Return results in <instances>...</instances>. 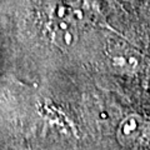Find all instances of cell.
Wrapping results in <instances>:
<instances>
[{
    "label": "cell",
    "mask_w": 150,
    "mask_h": 150,
    "mask_svg": "<svg viewBox=\"0 0 150 150\" xmlns=\"http://www.w3.org/2000/svg\"><path fill=\"white\" fill-rule=\"evenodd\" d=\"M116 137L126 148L144 146L150 143V124L142 116L131 114L120 123Z\"/></svg>",
    "instance_id": "1"
},
{
    "label": "cell",
    "mask_w": 150,
    "mask_h": 150,
    "mask_svg": "<svg viewBox=\"0 0 150 150\" xmlns=\"http://www.w3.org/2000/svg\"><path fill=\"white\" fill-rule=\"evenodd\" d=\"M53 39L59 46L69 48L74 43V33L69 23L64 21L63 18H60L56 25L53 26Z\"/></svg>",
    "instance_id": "2"
}]
</instances>
